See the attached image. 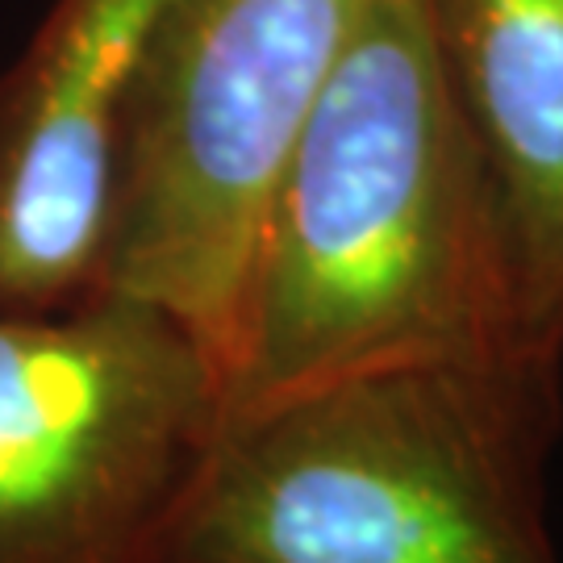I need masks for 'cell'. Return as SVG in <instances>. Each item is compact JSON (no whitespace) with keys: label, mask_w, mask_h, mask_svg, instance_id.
<instances>
[{"label":"cell","mask_w":563,"mask_h":563,"mask_svg":"<svg viewBox=\"0 0 563 563\" xmlns=\"http://www.w3.org/2000/svg\"><path fill=\"white\" fill-rule=\"evenodd\" d=\"M501 355L539 351L430 0H376L272 184L225 413L376 367Z\"/></svg>","instance_id":"6da1fadb"},{"label":"cell","mask_w":563,"mask_h":563,"mask_svg":"<svg viewBox=\"0 0 563 563\" xmlns=\"http://www.w3.org/2000/svg\"><path fill=\"white\" fill-rule=\"evenodd\" d=\"M563 360L376 367L222 418L172 563H560Z\"/></svg>","instance_id":"7a4b0ae2"},{"label":"cell","mask_w":563,"mask_h":563,"mask_svg":"<svg viewBox=\"0 0 563 563\" xmlns=\"http://www.w3.org/2000/svg\"><path fill=\"white\" fill-rule=\"evenodd\" d=\"M372 9L376 0H180L142 76L101 292L180 322L222 384L284 151Z\"/></svg>","instance_id":"3957f363"},{"label":"cell","mask_w":563,"mask_h":563,"mask_svg":"<svg viewBox=\"0 0 563 563\" xmlns=\"http://www.w3.org/2000/svg\"><path fill=\"white\" fill-rule=\"evenodd\" d=\"M222 418L218 363L151 305L0 313V563H172Z\"/></svg>","instance_id":"277c9868"},{"label":"cell","mask_w":563,"mask_h":563,"mask_svg":"<svg viewBox=\"0 0 563 563\" xmlns=\"http://www.w3.org/2000/svg\"><path fill=\"white\" fill-rule=\"evenodd\" d=\"M180 0H55L0 76V313L101 292L125 121Z\"/></svg>","instance_id":"5b68a950"},{"label":"cell","mask_w":563,"mask_h":563,"mask_svg":"<svg viewBox=\"0 0 563 563\" xmlns=\"http://www.w3.org/2000/svg\"><path fill=\"white\" fill-rule=\"evenodd\" d=\"M430 25L497 197L526 342L563 360V0H430Z\"/></svg>","instance_id":"8992f818"}]
</instances>
